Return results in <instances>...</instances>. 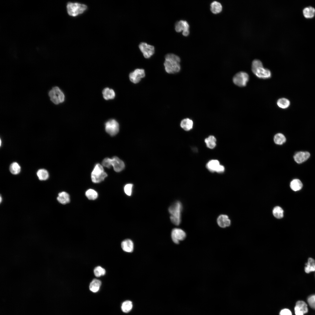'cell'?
<instances>
[{
    "instance_id": "6da1fadb",
    "label": "cell",
    "mask_w": 315,
    "mask_h": 315,
    "mask_svg": "<svg viewBox=\"0 0 315 315\" xmlns=\"http://www.w3.org/2000/svg\"><path fill=\"white\" fill-rule=\"evenodd\" d=\"M180 59L177 55L168 54L165 57L164 66L165 70L169 74H174L179 71L181 69Z\"/></svg>"
},
{
    "instance_id": "7a4b0ae2",
    "label": "cell",
    "mask_w": 315,
    "mask_h": 315,
    "mask_svg": "<svg viewBox=\"0 0 315 315\" xmlns=\"http://www.w3.org/2000/svg\"><path fill=\"white\" fill-rule=\"evenodd\" d=\"M252 71L256 76L260 78L267 79L271 77L270 71L264 68L262 62L256 59L253 61Z\"/></svg>"
},
{
    "instance_id": "3957f363",
    "label": "cell",
    "mask_w": 315,
    "mask_h": 315,
    "mask_svg": "<svg viewBox=\"0 0 315 315\" xmlns=\"http://www.w3.org/2000/svg\"><path fill=\"white\" fill-rule=\"evenodd\" d=\"M182 209L181 203L177 201L169 208L168 211L171 215L170 220L173 223L178 225L181 222V213Z\"/></svg>"
},
{
    "instance_id": "277c9868",
    "label": "cell",
    "mask_w": 315,
    "mask_h": 315,
    "mask_svg": "<svg viewBox=\"0 0 315 315\" xmlns=\"http://www.w3.org/2000/svg\"><path fill=\"white\" fill-rule=\"evenodd\" d=\"M66 8L68 15L74 17L82 14L88 8L87 6L85 4L71 2L67 3Z\"/></svg>"
},
{
    "instance_id": "5b68a950",
    "label": "cell",
    "mask_w": 315,
    "mask_h": 315,
    "mask_svg": "<svg viewBox=\"0 0 315 315\" xmlns=\"http://www.w3.org/2000/svg\"><path fill=\"white\" fill-rule=\"evenodd\" d=\"M104 166L109 168L112 166L114 170L116 172H120L125 168V164L124 162L118 157L114 156L112 158H106L102 162Z\"/></svg>"
},
{
    "instance_id": "8992f818",
    "label": "cell",
    "mask_w": 315,
    "mask_h": 315,
    "mask_svg": "<svg viewBox=\"0 0 315 315\" xmlns=\"http://www.w3.org/2000/svg\"><path fill=\"white\" fill-rule=\"evenodd\" d=\"M107 176L102 165L99 163L95 165L91 174L92 181L95 183L103 181Z\"/></svg>"
},
{
    "instance_id": "52a82bcc",
    "label": "cell",
    "mask_w": 315,
    "mask_h": 315,
    "mask_svg": "<svg viewBox=\"0 0 315 315\" xmlns=\"http://www.w3.org/2000/svg\"><path fill=\"white\" fill-rule=\"evenodd\" d=\"M48 95L50 100L55 104L62 103L64 101V94L58 87H53L49 91Z\"/></svg>"
},
{
    "instance_id": "ba28073f",
    "label": "cell",
    "mask_w": 315,
    "mask_h": 315,
    "mask_svg": "<svg viewBox=\"0 0 315 315\" xmlns=\"http://www.w3.org/2000/svg\"><path fill=\"white\" fill-rule=\"evenodd\" d=\"M249 79V76L246 73L240 71L237 73L234 76L233 81L236 85L243 87L246 86Z\"/></svg>"
},
{
    "instance_id": "9c48e42d",
    "label": "cell",
    "mask_w": 315,
    "mask_h": 315,
    "mask_svg": "<svg viewBox=\"0 0 315 315\" xmlns=\"http://www.w3.org/2000/svg\"><path fill=\"white\" fill-rule=\"evenodd\" d=\"M119 128V124L115 119L110 120L105 124L106 132L111 136H114L118 133Z\"/></svg>"
},
{
    "instance_id": "30bf717a",
    "label": "cell",
    "mask_w": 315,
    "mask_h": 315,
    "mask_svg": "<svg viewBox=\"0 0 315 315\" xmlns=\"http://www.w3.org/2000/svg\"><path fill=\"white\" fill-rule=\"evenodd\" d=\"M171 237L173 241L178 244L180 241L183 240L186 237V234L182 229L178 228L173 229L171 232Z\"/></svg>"
},
{
    "instance_id": "8fae6325",
    "label": "cell",
    "mask_w": 315,
    "mask_h": 315,
    "mask_svg": "<svg viewBox=\"0 0 315 315\" xmlns=\"http://www.w3.org/2000/svg\"><path fill=\"white\" fill-rule=\"evenodd\" d=\"M139 48L144 57L146 58H149L154 53V47L146 43H141L139 45Z\"/></svg>"
},
{
    "instance_id": "7c38bea8",
    "label": "cell",
    "mask_w": 315,
    "mask_h": 315,
    "mask_svg": "<svg viewBox=\"0 0 315 315\" xmlns=\"http://www.w3.org/2000/svg\"><path fill=\"white\" fill-rule=\"evenodd\" d=\"M189 26L188 22L185 20H181L177 22L175 25V29L177 32L183 31V35L185 36L189 34Z\"/></svg>"
},
{
    "instance_id": "4fadbf2b",
    "label": "cell",
    "mask_w": 315,
    "mask_h": 315,
    "mask_svg": "<svg viewBox=\"0 0 315 315\" xmlns=\"http://www.w3.org/2000/svg\"><path fill=\"white\" fill-rule=\"evenodd\" d=\"M145 75L144 69H137L130 73L129 77L131 82L136 84L138 83L142 78L144 77Z\"/></svg>"
},
{
    "instance_id": "5bb4252c",
    "label": "cell",
    "mask_w": 315,
    "mask_h": 315,
    "mask_svg": "<svg viewBox=\"0 0 315 315\" xmlns=\"http://www.w3.org/2000/svg\"><path fill=\"white\" fill-rule=\"evenodd\" d=\"M310 154L308 151H299L294 155L293 158L295 161L298 164L303 163L310 157Z\"/></svg>"
},
{
    "instance_id": "9a60e30c",
    "label": "cell",
    "mask_w": 315,
    "mask_h": 315,
    "mask_svg": "<svg viewBox=\"0 0 315 315\" xmlns=\"http://www.w3.org/2000/svg\"><path fill=\"white\" fill-rule=\"evenodd\" d=\"M294 310L296 315H304L308 311L307 304L302 301L297 302Z\"/></svg>"
},
{
    "instance_id": "2e32d148",
    "label": "cell",
    "mask_w": 315,
    "mask_h": 315,
    "mask_svg": "<svg viewBox=\"0 0 315 315\" xmlns=\"http://www.w3.org/2000/svg\"><path fill=\"white\" fill-rule=\"evenodd\" d=\"M217 223L218 225L222 228L229 226L231 223L228 217L225 215H221L219 216L217 219Z\"/></svg>"
},
{
    "instance_id": "e0dca14e",
    "label": "cell",
    "mask_w": 315,
    "mask_h": 315,
    "mask_svg": "<svg viewBox=\"0 0 315 315\" xmlns=\"http://www.w3.org/2000/svg\"><path fill=\"white\" fill-rule=\"evenodd\" d=\"M121 246L123 250L125 252L131 253L133 250V243L130 239H126L123 241L121 243Z\"/></svg>"
},
{
    "instance_id": "ac0fdd59",
    "label": "cell",
    "mask_w": 315,
    "mask_h": 315,
    "mask_svg": "<svg viewBox=\"0 0 315 315\" xmlns=\"http://www.w3.org/2000/svg\"><path fill=\"white\" fill-rule=\"evenodd\" d=\"M57 200L60 203L65 204L70 202V196L66 192H62L58 194Z\"/></svg>"
},
{
    "instance_id": "d6986e66",
    "label": "cell",
    "mask_w": 315,
    "mask_h": 315,
    "mask_svg": "<svg viewBox=\"0 0 315 315\" xmlns=\"http://www.w3.org/2000/svg\"><path fill=\"white\" fill-rule=\"evenodd\" d=\"M304 271L307 273L315 271V260L311 258L308 259L307 262L305 264Z\"/></svg>"
},
{
    "instance_id": "ffe728a7",
    "label": "cell",
    "mask_w": 315,
    "mask_h": 315,
    "mask_svg": "<svg viewBox=\"0 0 315 315\" xmlns=\"http://www.w3.org/2000/svg\"><path fill=\"white\" fill-rule=\"evenodd\" d=\"M102 93L104 99L106 100L113 99L115 96V93L114 90L108 88H104L102 91Z\"/></svg>"
},
{
    "instance_id": "44dd1931",
    "label": "cell",
    "mask_w": 315,
    "mask_h": 315,
    "mask_svg": "<svg viewBox=\"0 0 315 315\" xmlns=\"http://www.w3.org/2000/svg\"><path fill=\"white\" fill-rule=\"evenodd\" d=\"M101 285V282L100 280L97 279H94L90 283V289L93 292H97L99 290Z\"/></svg>"
},
{
    "instance_id": "7402d4cb",
    "label": "cell",
    "mask_w": 315,
    "mask_h": 315,
    "mask_svg": "<svg viewBox=\"0 0 315 315\" xmlns=\"http://www.w3.org/2000/svg\"><path fill=\"white\" fill-rule=\"evenodd\" d=\"M210 6L211 12L214 14L219 13L222 10V7L221 4L217 1H214L212 2Z\"/></svg>"
},
{
    "instance_id": "603a6c76",
    "label": "cell",
    "mask_w": 315,
    "mask_h": 315,
    "mask_svg": "<svg viewBox=\"0 0 315 315\" xmlns=\"http://www.w3.org/2000/svg\"><path fill=\"white\" fill-rule=\"evenodd\" d=\"M192 120L189 118H186L183 120L180 124L181 127L184 130L188 131L191 129L193 126Z\"/></svg>"
},
{
    "instance_id": "cb8c5ba5",
    "label": "cell",
    "mask_w": 315,
    "mask_h": 315,
    "mask_svg": "<svg viewBox=\"0 0 315 315\" xmlns=\"http://www.w3.org/2000/svg\"><path fill=\"white\" fill-rule=\"evenodd\" d=\"M290 186V188L293 190L296 191L300 190L303 185L302 183L299 179H295L291 182Z\"/></svg>"
},
{
    "instance_id": "d4e9b609",
    "label": "cell",
    "mask_w": 315,
    "mask_h": 315,
    "mask_svg": "<svg viewBox=\"0 0 315 315\" xmlns=\"http://www.w3.org/2000/svg\"><path fill=\"white\" fill-rule=\"evenodd\" d=\"M219 161L217 160H212L209 161L207 164L206 167L211 172H216L218 167L220 165Z\"/></svg>"
},
{
    "instance_id": "484cf974",
    "label": "cell",
    "mask_w": 315,
    "mask_h": 315,
    "mask_svg": "<svg viewBox=\"0 0 315 315\" xmlns=\"http://www.w3.org/2000/svg\"><path fill=\"white\" fill-rule=\"evenodd\" d=\"M315 13V9L312 7L305 8L303 10V13L306 18H312L314 17Z\"/></svg>"
},
{
    "instance_id": "4316f807",
    "label": "cell",
    "mask_w": 315,
    "mask_h": 315,
    "mask_svg": "<svg viewBox=\"0 0 315 315\" xmlns=\"http://www.w3.org/2000/svg\"><path fill=\"white\" fill-rule=\"evenodd\" d=\"M37 175L39 180L44 181L49 178V174L48 172L44 169H40L37 172Z\"/></svg>"
},
{
    "instance_id": "83f0119b",
    "label": "cell",
    "mask_w": 315,
    "mask_h": 315,
    "mask_svg": "<svg viewBox=\"0 0 315 315\" xmlns=\"http://www.w3.org/2000/svg\"><path fill=\"white\" fill-rule=\"evenodd\" d=\"M216 141V139L213 136H210L205 140V142L207 146L211 149L214 148L215 146Z\"/></svg>"
},
{
    "instance_id": "f1b7e54d",
    "label": "cell",
    "mask_w": 315,
    "mask_h": 315,
    "mask_svg": "<svg viewBox=\"0 0 315 315\" xmlns=\"http://www.w3.org/2000/svg\"><path fill=\"white\" fill-rule=\"evenodd\" d=\"M277 104L280 108L285 109L288 107L290 105V102L288 100L285 98H281L279 99L277 101Z\"/></svg>"
},
{
    "instance_id": "f546056e",
    "label": "cell",
    "mask_w": 315,
    "mask_h": 315,
    "mask_svg": "<svg viewBox=\"0 0 315 315\" xmlns=\"http://www.w3.org/2000/svg\"><path fill=\"white\" fill-rule=\"evenodd\" d=\"M9 169L10 172L14 175L18 174L21 171L20 166L16 162L12 163L10 166Z\"/></svg>"
},
{
    "instance_id": "4dcf8cb0",
    "label": "cell",
    "mask_w": 315,
    "mask_h": 315,
    "mask_svg": "<svg viewBox=\"0 0 315 315\" xmlns=\"http://www.w3.org/2000/svg\"><path fill=\"white\" fill-rule=\"evenodd\" d=\"M272 212L274 216L277 218H281L283 217L284 211L280 206L275 207L273 209Z\"/></svg>"
},
{
    "instance_id": "1f68e13d",
    "label": "cell",
    "mask_w": 315,
    "mask_h": 315,
    "mask_svg": "<svg viewBox=\"0 0 315 315\" xmlns=\"http://www.w3.org/2000/svg\"><path fill=\"white\" fill-rule=\"evenodd\" d=\"M286 139L285 136L282 134L278 133L274 137V142L276 144L281 145L284 143Z\"/></svg>"
},
{
    "instance_id": "d6a6232c",
    "label": "cell",
    "mask_w": 315,
    "mask_h": 315,
    "mask_svg": "<svg viewBox=\"0 0 315 315\" xmlns=\"http://www.w3.org/2000/svg\"><path fill=\"white\" fill-rule=\"evenodd\" d=\"M132 307V304L131 301L127 300L124 302L122 304L121 309L124 312L127 313L130 312Z\"/></svg>"
},
{
    "instance_id": "836d02e7",
    "label": "cell",
    "mask_w": 315,
    "mask_h": 315,
    "mask_svg": "<svg viewBox=\"0 0 315 315\" xmlns=\"http://www.w3.org/2000/svg\"><path fill=\"white\" fill-rule=\"evenodd\" d=\"M85 195L90 200H94L98 197V193L94 190L89 189L85 192Z\"/></svg>"
},
{
    "instance_id": "e575fe53",
    "label": "cell",
    "mask_w": 315,
    "mask_h": 315,
    "mask_svg": "<svg viewBox=\"0 0 315 315\" xmlns=\"http://www.w3.org/2000/svg\"><path fill=\"white\" fill-rule=\"evenodd\" d=\"M94 273L96 276L99 277L104 275L106 273V270L101 266H98L94 269Z\"/></svg>"
},
{
    "instance_id": "d590c367",
    "label": "cell",
    "mask_w": 315,
    "mask_h": 315,
    "mask_svg": "<svg viewBox=\"0 0 315 315\" xmlns=\"http://www.w3.org/2000/svg\"><path fill=\"white\" fill-rule=\"evenodd\" d=\"M133 186V184L132 183H128L125 186L124 188V191L127 196H131L132 195Z\"/></svg>"
},
{
    "instance_id": "8d00e7d4",
    "label": "cell",
    "mask_w": 315,
    "mask_h": 315,
    "mask_svg": "<svg viewBox=\"0 0 315 315\" xmlns=\"http://www.w3.org/2000/svg\"><path fill=\"white\" fill-rule=\"evenodd\" d=\"M307 301L310 306L312 308L315 309V295L309 297Z\"/></svg>"
},
{
    "instance_id": "74e56055",
    "label": "cell",
    "mask_w": 315,
    "mask_h": 315,
    "mask_svg": "<svg viewBox=\"0 0 315 315\" xmlns=\"http://www.w3.org/2000/svg\"><path fill=\"white\" fill-rule=\"evenodd\" d=\"M280 315H292L291 311L288 309H285L281 310L280 313Z\"/></svg>"
},
{
    "instance_id": "f35d334b",
    "label": "cell",
    "mask_w": 315,
    "mask_h": 315,
    "mask_svg": "<svg viewBox=\"0 0 315 315\" xmlns=\"http://www.w3.org/2000/svg\"><path fill=\"white\" fill-rule=\"evenodd\" d=\"M224 169L223 166L220 165L216 169V172L218 173H221L224 172Z\"/></svg>"
},
{
    "instance_id": "ab89813d",
    "label": "cell",
    "mask_w": 315,
    "mask_h": 315,
    "mask_svg": "<svg viewBox=\"0 0 315 315\" xmlns=\"http://www.w3.org/2000/svg\"><path fill=\"white\" fill-rule=\"evenodd\" d=\"M1 196H0V202H1Z\"/></svg>"
}]
</instances>
